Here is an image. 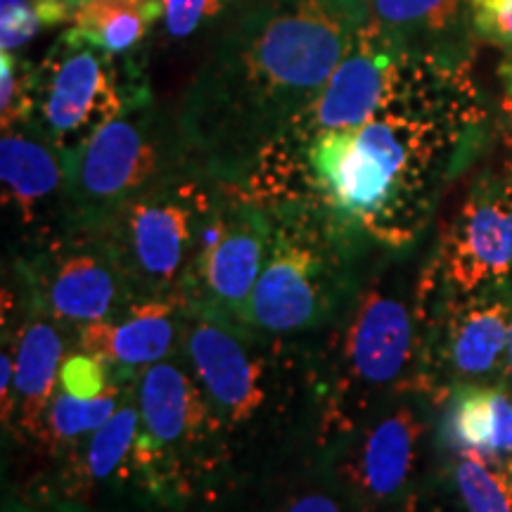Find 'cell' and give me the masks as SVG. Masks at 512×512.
Segmentation results:
<instances>
[{"label": "cell", "mask_w": 512, "mask_h": 512, "mask_svg": "<svg viewBox=\"0 0 512 512\" xmlns=\"http://www.w3.org/2000/svg\"><path fill=\"white\" fill-rule=\"evenodd\" d=\"M512 280V176L486 171L441 235L420 297L475 294Z\"/></svg>", "instance_id": "9"}, {"label": "cell", "mask_w": 512, "mask_h": 512, "mask_svg": "<svg viewBox=\"0 0 512 512\" xmlns=\"http://www.w3.org/2000/svg\"><path fill=\"white\" fill-rule=\"evenodd\" d=\"M105 358L88 354H74L62 363L60 368V389L76 399H100L110 394V380H107Z\"/></svg>", "instance_id": "28"}, {"label": "cell", "mask_w": 512, "mask_h": 512, "mask_svg": "<svg viewBox=\"0 0 512 512\" xmlns=\"http://www.w3.org/2000/svg\"><path fill=\"white\" fill-rule=\"evenodd\" d=\"M79 0H0V50L17 53L43 29L72 22Z\"/></svg>", "instance_id": "24"}, {"label": "cell", "mask_w": 512, "mask_h": 512, "mask_svg": "<svg viewBox=\"0 0 512 512\" xmlns=\"http://www.w3.org/2000/svg\"><path fill=\"white\" fill-rule=\"evenodd\" d=\"M415 53L358 29L356 41L306 110L275 140L304 143L323 133L349 131L373 117L396 91Z\"/></svg>", "instance_id": "11"}, {"label": "cell", "mask_w": 512, "mask_h": 512, "mask_svg": "<svg viewBox=\"0 0 512 512\" xmlns=\"http://www.w3.org/2000/svg\"><path fill=\"white\" fill-rule=\"evenodd\" d=\"M138 411L133 406L117 408L110 420L93 432L91 444L86 448V458L72 489L62 501H50L81 510L86 491L98 489L105 484H128V467H131L133 448L138 437ZM43 501V498H41Z\"/></svg>", "instance_id": "21"}, {"label": "cell", "mask_w": 512, "mask_h": 512, "mask_svg": "<svg viewBox=\"0 0 512 512\" xmlns=\"http://www.w3.org/2000/svg\"><path fill=\"white\" fill-rule=\"evenodd\" d=\"M363 512H403V508H396V505H392V508H375V510H363Z\"/></svg>", "instance_id": "34"}, {"label": "cell", "mask_w": 512, "mask_h": 512, "mask_svg": "<svg viewBox=\"0 0 512 512\" xmlns=\"http://www.w3.org/2000/svg\"><path fill=\"white\" fill-rule=\"evenodd\" d=\"M425 427L411 406L382 413L339 465V484L361 510L392 508L406 496Z\"/></svg>", "instance_id": "12"}, {"label": "cell", "mask_w": 512, "mask_h": 512, "mask_svg": "<svg viewBox=\"0 0 512 512\" xmlns=\"http://www.w3.org/2000/svg\"><path fill=\"white\" fill-rule=\"evenodd\" d=\"M188 354L204 392L223 418L242 425L266 403V373L259 356L219 316L204 313L188 332Z\"/></svg>", "instance_id": "14"}, {"label": "cell", "mask_w": 512, "mask_h": 512, "mask_svg": "<svg viewBox=\"0 0 512 512\" xmlns=\"http://www.w3.org/2000/svg\"><path fill=\"white\" fill-rule=\"evenodd\" d=\"M143 100V88L124 81L117 57L67 29L36 64L29 124L72 157L98 128Z\"/></svg>", "instance_id": "4"}, {"label": "cell", "mask_w": 512, "mask_h": 512, "mask_svg": "<svg viewBox=\"0 0 512 512\" xmlns=\"http://www.w3.org/2000/svg\"><path fill=\"white\" fill-rule=\"evenodd\" d=\"M211 211L200 183L174 176L133 197L107 219L105 242L124 278L157 297L155 292L176 283L190 268Z\"/></svg>", "instance_id": "5"}, {"label": "cell", "mask_w": 512, "mask_h": 512, "mask_svg": "<svg viewBox=\"0 0 512 512\" xmlns=\"http://www.w3.org/2000/svg\"><path fill=\"white\" fill-rule=\"evenodd\" d=\"M451 482L463 512H512V467L508 460L477 451H456Z\"/></svg>", "instance_id": "22"}, {"label": "cell", "mask_w": 512, "mask_h": 512, "mask_svg": "<svg viewBox=\"0 0 512 512\" xmlns=\"http://www.w3.org/2000/svg\"><path fill=\"white\" fill-rule=\"evenodd\" d=\"M36 64L0 50V119L3 131L29 124L34 114Z\"/></svg>", "instance_id": "27"}, {"label": "cell", "mask_w": 512, "mask_h": 512, "mask_svg": "<svg viewBox=\"0 0 512 512\" xmlns=\"http://www.w3.org/2000/svg\"><path fill=\"white\" fill-rule=\"evenodd\" d=\"M0 181L5 207L31 223L48 204L69 200V157L34 124L8 128L0 140Z\"/></svg>", "instance_id": "16"}, {"label": "cell", "mask_w": 512, "mask_h": 512, "mask_svg": "<svg viewBox=\"0 0 512 512\" xmlns=\"http://www.w3.org/2000/svg\"><path fill=\"white\" fill-rule=\"evenodd\" d=\"M363 0H245L185 95V155L216 176L254 169L354 46Z\"/></svg>", "instance_id": "2"}, {"label": "cell", "mask_w": 512, "mask_h": 512, "mask_svg": "<svg viewBox=\"0 0 512 512\" xmlns=\"http://www.w3.org/2000/svg\"><path fill=\"white\" fill-rule=\"evenodd\" d=\"M174 299L147 297L126 309L121 320L83 325L81 349L105 358L110 366H147L159 363L176 339Z\"/></svg>", "instance_id": "17"}, {"label": "cell", "mask_w": 512, "mask_h": 512, "mask_svg": "<svg viewBox=\"0 0 512 512\" xmlns=\"http://www.w3.org/2000/svg\"><path fill=\"white\" fill-rule=\"evenodd\" d=\"M162 12V0H79L69 29L105 53L124 57L150 36Z\"/></svg>", "instance_id": "20"}, {"label": "cell", "mask_w": 512, "mask_h": 512, "mask_svg": "<svg viewBox=\"0 0 512 512\" xmlns=\"http://www.w3.org/2000/svg\"><path fill=\"white\" fill-rule=\"evenodd\" d=\"M486 126L489 107L470 64L413 55L366 124L304 143L273 140L256 159L252 188L283 204L313 197L337 221L408 247L479 155Z\"/></svg>", "instance_id": "1"}, {"label": "cell", "mask_w": 512, "mask_h": 512, "mask_svg": "<svg viewBox=\"0 0 512 512\" xmlns=\"http://www.w3.org/2000/svg\"><path fill=\"white\" fill-rule=\"evenodd\" d=\"M403 512H456V510H446L444 505L427 501V498L408 496L406 503H403Z\"/></svg>", "instance_id": "32"}, {"label": "cell", "mask_w": 512, "mask_h": 512, "mask_svg": "<svg viewBox=\"0 0 512 512\" xmlns=\"http://www.w3.org/2000/svg\"><path fill=\"white\" fill-rule=\"evenodd\" d=\"M444 444L456 451L512 458V392L498 384H472L446 399Z\"/></svg>", "instance_id": "18"}, {"label": "cell", "mask_w": 512, "mask_h": 512, "mask_svg": "<svg viewBox=\"0 0 512 512\" xmlns=\"http://www.w3.org/2000/svg\"><path fill=\"white\" fill-rule=\"evenodd\" d=\"M432 311L422 344L418 384L437 401L472 384L501 377L512 325L510 285L475 294L420 297L418 311Z\"/></svg>", "instance_id": "6"}, {"label": "cell", "mask_w": 512, "mask_h": 512, "mask_svg": "<svg viewBox=\"0 0 512 512\" xmlns=\"http://www.w3.org/2000/svg\"><path fill=\"white\" fill-rule=\"evenodd\" d=\"M472 0H363V24L403 53L470 64L475 53Z\"/></svg>", "instance_id": "13"}, {"label": "cell", "mask_w": 512, "mask_h": 512, "mask_svg": "<svg viewBox=\"0 0 512 512\" xmlns=\"http://www.w3.org/2000/svg\"><path fill=\"white\" fill-rule=\"evenodd\" d=\"M223 512H363L342 484L302 482L261 491Z\"/></svg>", "instance_id": "23"}, {"label": "cell", "mask_w": 512, "mask_h": 512, "mask_svg": "<svg viewBox=\"0 0 512 512\" xmlns=\"http://www.w3.org/2000/svg\"><path fill=\"white\" fill-rule=\"evenodd\" d=\"M245 0H162L164 38L171 43L190 41L207 27L228 19Z\"/></svg>", "instance_id": "26"}, {"label": "cell", "mask_w": 512, "mask_h": 512, "mask_svg": "<svg viewBox=\"0 0 512 512\" xmlns=\"http://www.w3.org/2000/svg\"><path fill=\"white\" fill-rule=\"evenodd\" d=\"M508 373H510V377H512V325H510V339H508Z\"/></svg>", "instance_id": "33"}, {"label": "cell", "mask_w": 512, "mask_h": 512, "mask_svg": "<svg viewBox=\"0 0 512 512\" xmlns=\"http://www.w3.org/2000/svg\"><path fill=\"white\" fill-rule=\"evenodd\" d=\"M5 512H81L74 508H67V505L41 501V498H29V501H22V498H10L5 503Z\"/></svg>", "instance_id": "31"}, {"label": "cell", "mask_w": 512, "mask_h": 512, "mask_svg": "<svg viewBox=\"0 0 512 512\" xmlns=\"http://www.w3.org/2000/svg\"><path fill=\"white\" fill-rule=\"evenodd\" d=\"M271 242V219L259 202L228 204L211 211L185 283L204 313L242 318Z\"/></svg>", "instance_id": "10"}, {"label": "cell", "mask_w": 512, "mask_h": 512, "mask_svg": "<svg viewBox=\"0 0 512 512\" xmlns=\"http://www.w3.org/2000/svg\"><path fill=\"white\" fill-rule=\"evenodd\" d=\"M124 273L112 249L74 245L57 252L43 271L41 292L55 318L91 325L107 320L121 302Z\"/></svg>", "instance_id": "15"}, {"label": "cell", "mask_w": 512, "mask_h": 512, "mask_svg": "<svg viewBox=\"0 0 512 512\" xmlns=\"http://www.w3.org/2000/svg\"><path fill=\"white\" fill-rule=\"evenodd\" d=\"M62 337L48 320L34 318L24 325L17 339L15 354V380H12L10 411H19V422L29 432H41V422L46 418V403L53 401L55 384L60 382Z\"/></svg>", "instance_id": "19"}, {"label": "cell", "mask_w": 512, "mask_h": 512, "mask_svg": "<svg viewBox=\"0 0 512 512\" xmlns=\"http://www.w3.org/2000/svg\"><path fill=\"white\" fill-rule=\"evenodd\" d=\"M185 155L171 138L150 98L98 128L69 157V204L86 221H107L155 185L176 176Z\"/></svg>", "instance_id": "3"}, {"label": "cell", "mask_w": 512, "mask_h": 512, "mask_svg": "<svg viewBox=\"0 0 512 512\" xmlns=\"http://www.w3.org/2000/svg\"><path fill=\"white\" fill-rule=\"evenodd\" d=\"M311 214V204H283L280 226L271 223L266 264L242 316L256 328L275 335L306 330L332 309L330 240Z\"/></svg>", "instance_id": "8"}, {"label": "cell", "mask_w": 512, "mask_h": 512, "mask_svg": "<svg viewBox=\"0 0 512 512\" xmlns=\"http://www.w3.org/2000/svg\"><path fill=\"white\" fill-rule=\"evenodd\" d=\"M415 320L406 299L384 280L358 294L339 339L335 389L325 422L347 430L373 396L387 392L411 368Z\"/></svg>", "instance_id": "7"}, {"label": "cell", "mask_w": 512, "mask_h": 512, "mask_svg": "<svg viewBox=\"0 0 512 512\" xmlns=\"http://www.w3.org/2000/svg\"><path fill=\"white\" fill-rule=\"evenodd\" d=\"M470 12L479 41L512 53V0H472Z\"/></svg>", "instance_id": "29"}, {"label": "cell", "mask_w": 512, "mask_h": 512, "mask_svg": "<svg viewBox=\"0 0 512 512\" xmlns=\"http://www.w3.org/2000/svg\"><path fill=\"white\" fill-rule=\"evenodd\" d=\"M117 411V394L110 392L100 399H76L60 392L50 401L46 420L55 439H74L95 432Z\"/></svg>", "instance_id": "25"}, {"label": "cell", "mask_w": 512, "mask_h": 512, "mask_svg": "<svg viewBox=\"0 0 512 512\" xmlns=\"http://www.w3.org/2000/svg\"><path fill=\"white\" fill-rule=\"evenodd\" d=\"M508 463H510V467H512V458H508Z\"/></svg>", "instance_id": "35"}, {"label": "cell", "mask_w": 512, "mask_h": 512, "mask_svg": "<svg viewBox=\"0 0 512 512\" xmlns=\"http://www.w3.org/2000/svg\"><path fill=\"white\" fill-rule=\"evenodd\" d=\"M498 81H501V93H498L496 131L501 136L505 152L503 171L512 176V53L505 55L501 67H498Z\"/></svg>", "instance_id": "30"}]
</instances>
